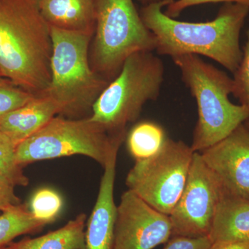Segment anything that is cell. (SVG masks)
<instances>
[{
    "instance_id": "16",
    "label": "cell",
    "mask_w": 249,
    "mask_h": 249,
    "mask_svg": "<svg viewBox=\"0 0 249 249\" xmlns=\"http://www.w3.org/2000/svg\"><path fill=\"white\" fill-rule=\"evenodd\" d=\"M86 222V214L80 213L56 230L14 242L6 249H84Z\"/></svg>"
},
{
    "instance_id": "7",
    "label": "cell",
    "mask_w": 249,
    "mask_h": 249,
    "mask_svg": "<svg viewBox=\"0 0 249 249\" xmlns=\"http://www.w3.org/2000/svg\"><path fill=\"white\" fill-rule=\"evenodd\" d=\"M96 29L91 65L108 82L124 62L139 52H155L156 39L142 22L133 0H95Z\"/></svg>"
},
{
    "instance_id": "28",
    "label": "cell",
    "mask_w": 249,
    "mask_h": 249,
    "mask_svg": "<svg viewBox=\"0 0 249 249\" xmlns=\"http://www.w3.org/2000/svg\"><path fill=\"white\" fill-rule=\"evenodd\" d=\"M244 124H245V125L247 127V128L249 129V119H247V120L244 123Z\"/></svg>"
},
{
    "instance_id": "12",
    "label": "cell",
    "mask_w": 249,
    "mask_h": 249,
    "mask_svg": "<svg viewBox=\"0 0 249 249\" xmlns=\"http://www.w3.org/2000/svg\"><path fill=\"white\" fill-rule=\"evenodd\" d=\"M117 155L104 167L96 203L85 226L84 249L113 248L117 211L114 197Z\"/></svg>"
},
{
    "instance_id": "18",
    "label": "cell",
    "mask_w": 249,
    "mask_h": 249,
    "mask_svg": "<svg viewBox=\"0 0 249 249\" xmlns=\"http://www.w3.org/2000/svg\"><path fill=\"white\" fill-rule=\"evenodd\" d=\"M163 127L153 121L138 123L126 135L129 153L136 160L155 155L167 138Z\"/></svg>"
},
{
    "instance_id": "5",
    "label": "cell",
    "mask_w": 249,
    "mask_h": 249,
    "mask_svg": "<svg viewBox=\"0 0 249 249\" xmlns=\"http://www.w3.org/2000/svg\"><path fill=\"white\" fill-rule=\"evenodd\" d=\"M163 80L164 65L154 52L132 54L93 104L90 119L109 133L127 134L146 103L159 98Z\"/></svg>"
},
{
    "instance_id": "13",
    "label": "cell",
    "mask_w": 249,
    "mask_h": 249,
    "mask_svg": "<svg viewBox=\"0 0 249 249\" xmlns=\"http://www.w3.org/2000/svg\"><path fill=\"white\" fill-rule=\"evenodd\" d=\"M60 114L58 105L47 95L39 93L24 106L5 116L0 121V132L17 146Z\"/></svg>"
},
{
    "instance_id": "3",
    "label": "cell",
    "mask_w": 249,
    "mask_h": 249,
    "mask_svg": "<svg viewBox=\"0 0 249 249\" xmlns=\"http://www.w3.org/2000/svg\"><path fill=\"white\" fill-rule=\"evenodd\" d=\"M184 84L195 98L198 119L191 148L201 152L220 142L249 119V107L229 99L233 79L198 55L174 57Z\"/></svg>"
},
{
    "instance_id": "22",
    "label": "cell",
    "mask_w": 249,
    "mask_h": 249,
    "mask_svg": "<svg viewBox=\"0 0 249 249\" xmlns=\"http://www.w3.org/2000/svg\"><path fill=\"white\" fill-rule=\"evenodd\" d=\"M247 43L238 68L233 73L232 94L241 105L249 107V28L247 31Z\"/></svg>"
},
{
    "instance_id": "4",
    "label": "cell",
    "mask_w": 249,
    "mask_h": 249,
    "mask_svg": "<svg viewBox=\"0 0 249 249\" xmlns=\"http://www.w3.org/2000/svg\"><path fill=\"white\" fill-rule=\"evenodd\" d=\"M51 27V80L47 95L58 105L60 116L83 119L109 82L93 70L89 59L92 36Z\"/></svg>"
},
{
    "instance_id": "25",
    "label": "cell",
    "mask_w": 249,
    "mask_h": 249,
    "mask_svg": "<svg viewBox=\"0 0 249 249\" xmlns=\"http://www.w3.org/2000/svg\"><path fill=\"white\" fill-rule=\"evenodd\" d=\"M15 185L0 174V212L21 204L20 199L16 196Z\"/></svg>"
},
{
    "instance_id": "27",
    "label": "cell",
    "mask_w": 249,
    "mask_h": 249,
    "mask_svg": "<svg viewBox=\"0 0 249 249\" xmlns=\"http://www.w3.org/2000/svg\"><path fill=\"white\" fill-rule=\"evenodd\" d=\"M142 6H147V5L154 4V3L160 2L164 1H174V0H138Z\"/></svg>"
},
{
    "instance_id": "9",
    "label": "cell",
    "mask_w": 249,
    "mask_h": 249,
    "mask_svg": "<svg viewBox=\"0 0 249 249\" xmlns=\"http://www.w3.org/2000/svg\"><path fill=\"white\" fill-rule=\"evenodd\" d=\"M222 183L194 152L184 189L169 217L172 236H209L218 206L225 195Z\"/></svg>"
},
{
    "instance_id": "1",
    "label": "cell",
    "mask_w": 249,
    "mask_h": 249,
    "mask_svg": "<svg viewBox=\"0 0 249 249\" xmlns=\"http://www.w3.org/2000/svg\"><path fill=\"white\" fill-rule=\"evenodd\" d=\"M173 1L154 3L139 11L142 22L155 36L157 53L171 58L203 55L235 73L243 55L240 33L249 14V6L226 3L213 20L188 22L177 20L163 12L162 9Z\"/></svg>"
},
{
    "instance_id": "15",
    "label": "cell",
    "mask_w": 249,
    "mask_h": 249,
    "mask_svg": "<svg viewBox=\"0 0 249 249\" xmlns=\"http://www.w3.org/2000/svg\"><path fill=\"white\" fill-rule=\"evenodd\" d=\"M209 237L213 243L249 241V201L224 195L218 206Z\"/></svg>"
},
{
    "instance_id": "6",
    "label": "cell",
    "mask_w": 249,
    "mask_h": 249,
    "mask_svg": "<svg viewBox=\"0 0 249 249\" xmlns=\"http://www.w3.org/2000/svg\"><path fill=\"white\" fill-rule=\"evenodd\" d=\"M127 134H113L90 119L53 118L42 129L18 144V164L25 166L40 161L73 155H83L104 168L118 155Z\"/></svg>"
},
{
    "instance_id": "23",
    "label": "cell",
    "mask_w": 249,
    "mask_h": 249,
    "mask_svg": "<svg viewBox=\"0 0 249 249\" xmlns=\"http://www.w3.org/2000/svg\"><path fill=\"white\" fill-rule=\"evenodd\" d=\"M237 3L249 6V0H175L167 6L164 14L168 17H178L185 9L191 6L209 3Z\"/></svg>"
},
{
    "instance_id": "26",
    "label": "cell",
    "mask_w": 249,
    "mask_h": 249,
    "mask_svg": "<svg viewBox=\"0 0 249 249\" xmlns=\"http://www.w3.org/2000/svg\"><path fill=\"white\" fill-rule=\"evenodd\" d=\"M209 249H249V241H225L213 242Z\"/></svg>"
},
{
    "instance_id": "11",
    "label": "cell",
    "mask_w": 249,
    "mask_h": 249,
    "mask_svg": "<svg viewBox=\"0 0 249 249\" xmlns=\"http://www.w3.org/2000/svg\"><path fill=\"white\" fill-rule=\"evenodd\" d=\"M199 153L226 194L249 201V129L245 124Z\"/></svg>"
},
{
    "instance_id": "8",
    "label": "cell",
    "mask_w": 249,
    "mask_h": 249,
    "mask_svg": "<svg viewBox=\"0 0 249 249\" xmlns=\"http://www.w3.org/2000/svg\"><path fill=\"white\" fill-rule=\"evenodd\" d=\"M194 152L182 141L167 137L155 155L136 160L126 186L152 208L170 215L184 189Z\"/></svg>"
},
{
    "instance_id": "14",
    "label": "cell",
    "mask_w": 249,
    "mask_h": 249,
    "mask_svg": "<svg viewBox=\"0 0 249 249\" xmlns=\"http://www.w3.org/2000/svg\"><path fill=\"white\" fill-rule=\"evenodd\" d=\"M37 3L50 27L94 35L95 0H37Z\"/></svg>"
},
{
    "instance_id": "2",
    "label": "cell",
    "mask_w": 249,
    "mask_h": 249,
    "mask_svg": "<svg viewBox=\"0 0 249 249\" xmlns=\"http://www.w3.org/2000/svg\"><path fill=\"white\" fill-rule=\"evenodd\" d=\"M51 27L37 0H0V71L4 78L34 94L50 83Z\"/></svg>"
},
{
    "instance_id": "20",
    "label": "cell",
    "mask_w": 249,
    "mask_h": 249,
    "mask_svg": "<svg viewBox=\"0 0 249 249\" xmlns=\"http://www.w3.org/2000/svg\"><path fill=\"white\" fill-rule=\"evenodd\" d=\"M16 148L12 141L0 132V174L16 186H27L29 178L16 161Z\"/></svg>"
},
{
    "instance_id": "21",
    "label": "cell",
    "mask_w": 249,
    "mask_h": 249,
    "mask_svg": "<svg viewBox=\"0 0 249 249\" xmlns=\"http://www.w3.org/2000/svg\"><path fill=\"white\" fill-rule=\"evenodd\" d=\"M36 94L14 84L4 77L0 78V121L10 112L30 101Z\"/></svg>"
},
{
    "instance_id": "10",
    "label": "cell",
    "mask_w": 249,
    "mask_h": 249,
    "mask_svg": "<svg viewBox=\"0 0 249 249\" xmlns=\"http://www.w3.org/2000/svg\"><path fill=\"white\" fill-rule=\"evenodd\" d=\"M171 236L169 215L128 189L123 193L117 206L112 249H154L167 243Z\"/></svg>"
},
{
    "instance_id": "19",
    "label": "cell",
    "mask_w": 249,
    "mask_h": 249,
    "mask_svg": "<svg viewBox=\"0 0 249 249\" xmlns=\"http://www.w3.org/2000/svg\"><path fill=\"white\" fill-rule=\"evenodd\" d=\"M62 206L63 201L58 193L50 188H42L34 193L29 209L36 219L49 224L58 217Z\"/></svg>"
},
{
    "instance_id": "24",
    "label": "cell",
    "mask_w": 249,
    "mask_h": 249,
    "mask_svg": "<svg viewBox=\"0 0 249 249\" xmlns=\"http://www.w3.org/2000/svg\"><path fill=\"white\" fill-rule=\"evenodd\" d=\"M209 236L201 237H171L163 249H209L212 245Z\"/></svg>"
},
{
    "instance_id": "29",
    "label": "cell",
    "mask_w": 249,
    "mask_h": 249,
    "mask_svg": "<svg viewBox=\"0 0 249 249\" xmlns=\"http://www.w3.org/2000/svg\"><path fill=\"white\" fill-rule=\"evenodd\" d=\"M1 77H3V76H2V74H1V71H0V78H1Z\"/></svg>"
},
{
    "instance_id": "17",
    "label": "cell",
    "mask_w": 249,
    "mask_h": 249,
    "mask_svg": "<svg viewBox=\"0 0 249 249\" xmlns=\"http://www.w3.org/2000/svg\"><path fill=\"white\" fill-rule=\"evenodd\" d=\"M47 225L36 219L26 205L3 211L0 214V249L7 248L19 236L40 231Z\"/></svg>"
}]
</instances>
